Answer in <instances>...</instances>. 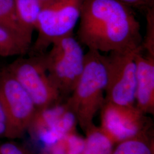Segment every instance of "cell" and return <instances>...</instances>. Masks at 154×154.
Wrapping results in <instances>:
<instances>
[{"mask_svg": "<svg viewBox=\"0 0 154 154\" xmlns=\"http://www.w3.org/2000/svg\"><path fill=\"white\" fill-rule=\"evenodd\" d=\"M77 40L100 53L142 47L140 25L132 8L117 0H84Z\"/></svg>", "mask_w": 154, "mask_h": 154, "instance_id": "cell-1", "label": "cell"}, {"mask_svg": "<svg viewBox=\"0 0 154 154\" xmlns=\"http://www.w3.org/2000/svg\"><path fill=\"white\" fill-rule=\"evenodd\" d=\"M83 1L49 0L42 3L36 29L38 37L30 49V55L44 54L54 41L73 34Z\"/></svg>", "mask_w": 154, "mask_h": 154, "instance_id": "cell-2", "label": "cell"}, {"mask_svg": "<svg viewBox=\"0 0 154 154\" xmlns=\"http://www.w3.org/2000/svg\"><path fill=\"white\" fill-rule=\"evenodd\" d=\"M45 53L50 79L60 93L72 91L85 66V53L82 45L72 35L54 41Z\"/></svg>", "mask_w": 154, "mask_h": 154, "instance_id": "cell-3", "label": "cell"}, {"mask_svg": "<svg viewBox=\"0 0 154 154\" xmlns=\"http://www.w3.org/2000/svg\"><path fill=\"white\" fill-rule=\"evenodd\" d=\"M107 85L105 55L88 50L85 66L67 106L81 114H90L102 103V95Z\"/></svg>", "mask_w": 154, "mask_h": 154, "instance_id": "cell-4", "label": "cell"}, {"mask_svg": "<svg viewBox=\"0 0 154 154\" xmlns=\"http://www.w3.org/2000/svg\"><path fill=\"white\" fill-rule=\"evenodd\" d=\"M27 92L37 109L50 106L60 92L50 79L45 53L18 58L6 67Z\"/></svg>", "mask_w": 154, "mask_h": 154, "instance_id": "cell-5", "label": "cell"}, {"mask_svg": "<svg viewBox=\"0 0 154 154\" xmlns=\"http://www.w3.org/2000/svg\"><path fill=\"white\" fill-rule=\"evenodd\" d=\"M142 49L112 51L104 55L109 102L121 106H132L137 86L135 54Z\"/></svg>", "mask_w": 154, "mask_h": 154, "instance_id": "cell-6", "label": "cell"}, {"mask_svg": "<svg viewBox=\"0 0 154 154\" xmlns=\"http://www.w3.org/2000/svg\"><path fill=\"white\" fill-rule=\"evenodd\" d=\"M0 98L8 115L11 137H14L32 119L37 107L6 67L0 71Z\"/></svg>", "mask_w": 154, "mask_h": 154, "instance_id": "cell-7", "label": "cell"}, {"mask_svg": "<svg viewBox=\"0 0 154 154\" xmlns=\"http://www.w3.org/2000/svg\"><path fill=\"white\" fill-rule=\"evenodd\" d=\"M137 86L135 99L142 110L153 107L154 93V57L144 53L143 49L135 54Z\"/></svg>", "mask_w": 154, "mask_h": 154, "instance_id": "cell-8", "label": "cell"}, {"mask_svg": "<svg viewBox=\"0 0 154 154\" xmlns=\"http://www.w3.org/2000/svg\"><path fill=\"white\" fill-rule=\"evenodd\" d=\"M136 112L132 106H121L108 102L105 106L106 126L112 135L119 139H126L134 136L138 128L130 118Z\"/></svg>", "mask_w": 154, "mask_h": 154, "instance_id": "cell-9", "label": "cell"}, {"mask_svg": "<svg viewBox=\"0 0 154 154\" xmlns=\"http://www.w3.org/2000/svg\"><path fill=\"white\" fill-rule=\"evenodd\" d=\"M17 18L26 38L32 43L42 2L39 0H14Z\"/></svg>", "mask_w": 154, "mask_h": 154, "instance_id": "cell-10", "label": "cell"}, {"mask_svg": "<svg viewBox=\"0 0 154 154\" xmlns=\"http://www.w3.org/2000/svg\"><path fill=\"white\" fill-rule=\"evenodd\" d=\"M75 119L74 113L67 108L60 121L54 126L46 128L41 131L40 140L47 146L55 145L66 136V134L72 128Z\"/></svg>", "mask_w": 154, "mask_h": 154, "instance_id": "cell-11", "label": "cell"}, {"mask_svg": "<svg viewBox=\"0 0 154 154\" xmlns=\"http://www.w3.org/2000/svg\"><path fill=\"white\" fill-rule=\"evenodd\" d=\"M0 25L8 29L26 44L31 46L25 37L17 18L14 0H0Z\"/></svg>", "mask_w": 154, "mask_h": 154, "instance_id": "cell-12", "label": "cell"}, {"mask_svg": "<svg viewBox=\"0 0 154 154\" xmlns=\"http://www.w3.org/2000/svg\"><path fill=\"white\" fill-rule=\"evenodd\" d=\"M0 47L5 53L6 57L25 55L29 52L31 48L1 25H0Z\"/></svg>", "mask_w": 154, "mask_h": 154, "instance_id": "cell-13", "label": "cell"}, {"mask_svg": "<svg viewBox=\"0 0 154 154\" xmlns=\"http://www.w3.org/2000/svg\"><path fill=\"white\" fill-rule=\"evenodd\" d=\"M111 149L110 139L100 132H94L85 142L82 154H110Z\"/></svg>", "mask_w": 154, "mask_h": 154, "instance_id": "cell-14", "label": "cell"}, {"mask_svg": "<svg viewBox=\"0 0 154 154\" xmlns=\"http://www.w3.org/2000/svg\"><path fill=\"white\" fill-rule=\"evenodd\" d=\"M85 144L78 136H65L54 145L52 154H82Z\"/></svg>", "mask_w": 154, "mask_h": 154, "instance_id": "cell-15", "label": "cell"}, {"mask_svg": "<svg viewBox=\"0 0 154 154\" xmlns=\"http://www.w3.org/2000/svg\"><path fill=\"white\" fill-rule=\"evenodd\" d=\"M146 32L142 40V47L147 54L154 57V7L146 11Z\"/></svg>", "mask_w": 154, "mask_h": 154, "instance_id": "cell-16", "label": "cell"}, {"mask_svg": "<svg viewBox=\"0 0 154 154\" xmlns=\"http://www.w3.org/2000/svg\"><path fill=\"white\" fill-rule=\"evenodd\" d=\"M67 109V105H55L41 109L39 112L40 119L43 121L46 128L54 126L60 121Z\"/></svg>", "mask_w": 154, "mask_h": 154, "instance_id": "cell-17", "label": "cell"}, {"mask_svg": "<svg viewBox=\"0 0 154 154\" xmlns=\"http://www.w3.org/2000/svg\"><path fill=\"white\" fill-rule=\"evenodd\" d=\"M113 154H151L149 147L144 143L129 140L120 144Z\"/></svg>", "mask_w": 154, "mask_h": 154, "instance_id": "cell-18", "label": "cell"}, {"mask_svg": "<svg viewBox=\"0 0 154 154\" xmlns=\"http://www.w3.org/2000/svg\"><path fill=\"white\" fill-rule=\"evenodd\" d=\"M127 6L146 11L154 7V0H117Z\"/></svg>", "mask_w": 154, "mask_h": 154, "instance_id": "cell-19", "label": "cell"}, {"mask_svg": "<svg viewBox=\"0 0 154 154\" xmlns=\"http://www.w3.org/2000/svg\"><path fill=\"white\" fill-rule=\"evenodd\" d=\"M0 154H23V153L22 150L15 144L6 142L0 145Z\"/></svg>", "mask_w": 154, "mask_h": 154, "instance_id": "cell-20", "label": "cell"}, {"mask_svg": "<svg viewBox=\"0 0 154 154\" xmlns=\"http://www.w3.org/2000/svg\"><path fill=\"white\" fill-rule=\"evenodd\" d=\"M0 122H5L8 123L10 127L8 115H7L4 105L3 104L1 98H0ZM10 130H11V128H10Z\"/></svg>", "mask_w": 154, "mask_h": 154, "instance_id": "cell-21", "label": "cell"}, {"mask_svg": "<svg viewBox=\"0 0 154 154\" xmlns=\"http://www.w3.org/2000/svg\"><path fill=\"white\" fill-rule=\"evenodd\" d=\"M0 57H6L5 53L4 51L2 50V49L0 47Z\"/></svg>", "mask_w": 154, "mask_h": 154, "instance_id": "cell-22", "label": "cell"}, {"mask_svg": "<svg viewBox=\"0 0 154 154\" xmlns=\"http://www.w3.org/2000/svg\"><path fill=\"white\" fill-rule=\"evenodd\" d=\"M39 1H41L43 3V2H46V1H49V0H39Z\"/></svg>", "mask_w": 154, "mask_h": 154, "instance_id": "cell-23", "label": "cell"}, {"mask_svg": "<svg viewBox=\"0 0 154 154\" xmlns=\"http://www.w3.org/2000/svg\"></svg>", "mask_w": 154, "mask_h": 154, "instance_id": "cell-24", "label": "cell"}]
</instances>
